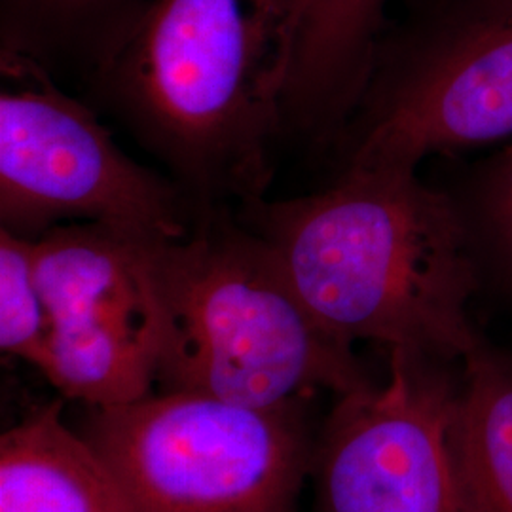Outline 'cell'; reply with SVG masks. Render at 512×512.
<instances>
[{
    "label": "cell",
    "mask_w": 512,
    "mask_h": 512,
    "mask_svg": "<svg viewBox=\"0 0 512 512\" xmlns=\"http://www.w3.org/2000/svg\"><path fill=\"white\" fill-rule=\"evenodd\" d=\"M308 0H148L86 82L200 205L266 198Z\"/></svg>",
    "instance_id": "1"
},
{
    "label": "cell",
    "mask_w": 512,
    "mask_h": 512,
    "mask_svg": "<svg viewBox=\"0 0 512 512\" xmlns=\"http://www.w3.org/2000/svg\"><path fill=\"white\" fill-rule=\"evenodd\" d=\"M236 215L349 346L366 340L442 363L482 344L469 315L473 232L461 205L421 183L418 169H344L325 190L260 198Z\"/></svg>",
    "instance_id": "2"
},
{
    "label": "cell",
    "mask_w": 512,
    "mask_h": 512,
    "mask_svg": "<svg viewBox=\"0 0 512 512\" xmlns=\"http://www.w3.org/2000/svg\"><path fill=\"white\" fill-rule=\"evenodd\" d=\"M148 264L162 315L156 391L279 408L372 384L234 207L207 209L183 238L148 239Z\"/></svg>",
    "instance_id": "3"
},
{
    "label": "cell",
    "mask_w": 512,
    "mask_h": 512,
    "mask_svg": "<svg viewBox=\"0 0 512 512\" xmlns=\"http://www.w3.org/2000/svg\"><path fill=\"white\" fill-rule=\"evenodd\" d=\"M512 137V0H406L338 133V171L418 169Z\"/></svg>",
    "instance_id": "4"
},
{
    "label": "cell",
    "mask_w": 512,
    "mask_h": 512,
    "mask_svg": "<svg viewBox=\"0 0 512 512\" xmlns=\"http://www.w3.org/2000/svg\"><path fill=\"white\" fill-rule=\"evenodd\" d=\"M298 406L154 391L95 410L86 440L135 512H296L315 450Z\"/></svg>",
    "instance_id": "5"
},
{
    "label": "cell",
    "mask_w": 512,
    "mask_h": 512,
    "mask_svg": "<svg viewBox=\"0 0 512 512\" xmlns=\"http://www.w3.org/2000/svg\"><path fill=\"white\" fill-rule=\"evenodd\" d=\"M207 209L131 160L90 103L35 59L0 50V228L38 239L65 224L186 236Z\"/></svg>",
    "instance_id": "6"
},
{
    "label": "cell",
    "mask_w": 512,
    "mask_h": 512,
    "mask_svg": "<svg viewBox=\"0 0 512 512\" xmlns=\"http://www.w3.org/2000/svg\"><path fill=\"white\" fill-rule=\"evenodd\" d=\"M148 239L103 224H65L35 239L50 315L44 378L95 410L156 391L162 315Z\"/></svg>",
    "instance_id": "7"
},
{
    "label": "cell",
    "mask_w": 512,
    "mask_h": 512,
    "mask_svg": "<svg viewBox=\"0 0 512 512\" xmlns=\"http://www.w3.org/2000/svg\"><path fill=\"white\" fill-rule=\"evenodd\" d=\"M458 389L391 351L389 380L342 395L315 442L317 512H475L454 444Z\"/></svg>",
    "instance_id": "8"
},
{
    "label": "cell",
    "mask_w": 512,
    "mask_h": 512,
    "mask_svg": "<svg viewBox=\"0 0 512 512\" xmlns=\"http://www.w3.org/2000/svg\"><path fill=\"white\" fill-rule=\"evenodd\" d=\"M387 2L308 0L285 93V135L332 147L365 92L389 27Z\"/></svg>",
    "instance_id": "9"
},
{
    "label": "cell",
    "mask_w": 512,
    "mask_h": 512,
    "mask_svg": "<svg viewBox=\"0 0 512 512\" xmlns=\"http://www.w3.org/2000/svg\"><path fill=\"white\" fill-rule=\"evenodd\" d=\"M44 404L0 437V512H135L109 465Z\"/></svg>",
    "instance_id": "10"
},
{
    "label": "cell",
    "mask_w": 512,
    "mask_h": 512,
    "mask_svg": "<svg viewBox=\"0 0 512 512\" xmlns=\"http://www.w3.org/2000/svg\"><path fill=\"white\" fill-rule=\"evenodd\" d=\"M148 0H0V50L84 82L126 37Z\"/></svg>",
    "instance_id": "11"
},
{
    "label": "cell",
    "mask_w": 512,
    "mask_h": 512,
    "mask_svg": "<svg viewBox=\"0 0 512 512\" xmlns=\"http://www.w3.org/2000/svg\"><path fill=\"white\" fill-rule=\"evenodd\" d=\"M454 444L475 512H512V359L484 342L465 359Z\"/></svg>",
    "instance_id": "12"
},
{
    "label": "cell",
    "mask_w": 512,
    "mask_h": 512,
    "mask_svg": "<svg viewBox=\"0 0 512 512\" xmlns=\"http://www.w3.org/2000/svg\"><path fill=\"white\" fill-rule=\"evenodd\" d=\"M50 315L40 291L35 239L0 228V349L42 370Z\"/></svg>",
    "instance_id": "13"
},
{
    "label": "cell",
    "mask_w": 512,
    "mask_h": 512,
    "mask_svg": "<svg viewBox=\"0 0 512 512\" xmlns=\"http://www.w3.org/2000/svg\"><path fill=\"white\" fill-rule=\"evenodd\" d=\"M465 219L473 236H480L488 245L512 285V145L501 148L480 167L473 213Z\"/></svg>",
    "instance_id": "14"
}]
</instances>
